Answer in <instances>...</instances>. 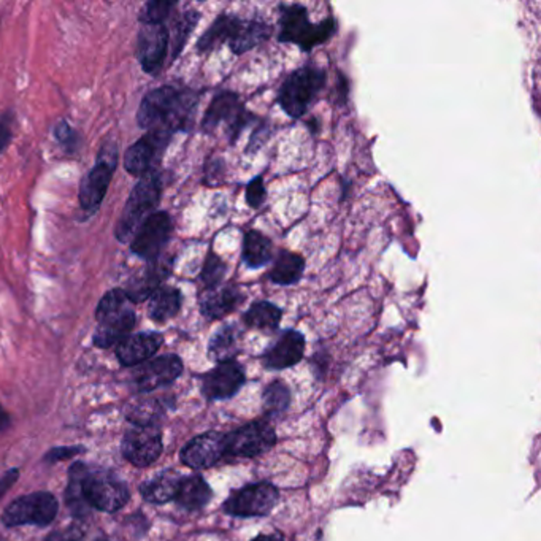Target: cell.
<instances>
[{
    "label": "cell",
    "mask_w": 541,
    "mask_h": 541,
    "mask_svg": "<svg viewBox=\"0 0 541 541\" xmlns=\"http://www.w3.org/2000/svg\"><path fill=\"white\" fill-rule=\"evenodd\" d=\"M172 235V220L166 212H155L148 220L138 227L134 239L130 242V250L148 262L161 258V252Z\"/></svg>",
    "instance_id": "cell-12"
},
{
    "label": "cell",
    "mask_w": 541,
    "mask_h": 541,
    "mask_svg": "<svg viewBox=\"0 0 541 541\" xmlns=\"http://www.w3.org/2000/svg\"><path fill=\"white\" fill-rule=\"evenodd\" d=\"M84 502L90 508L113 513L129 500L128 486L110 471L88 469L81 481Z\"/></svg>",
    "instance_id": "cell-6"
},
{
    "label": "cell",
    "mask_w": 541,
    "mask_h": 541,
    "mask_svg": "<svg viewBox=\"0 0 541 541\" xmlns=\"http://www.w3.org/2000/svg\"><path fill=\"white\" fill-rule=\"evenodd\" d=\"M180 481L181 477L176 471H162L157 477L142 484L140 492H142L143 498L147 502L161 505V503H167L170 500H174L175 497H176V492H178Z\"/></svg>",
    "instance_id": "cell-30"
},
{
    "label": "cell",
    "mask_w": 541,
    "mask_h": 541,
    "mask_svg": "<svg viewBox=\"0 0 541 541\" xmlns=\"http://www.w3.org/2000/svg\"><path fill=\"white\" fill-rule=\"evenodd\" d=\"M197 103L199 96L194 90L162 86L145 96L138 107L137 123L143 129L164 130L174 136L193 126Z\"/></svg>",
    "instance_id": "cell-1"
},
{
    "label": "cell",
    "mask_w": 541,
    "mask_h": 541,
    "mask_svg": "<svg viewBox=\"0 0 541 541\" xmlns=\"http://www.w3.org/2000/svg\"><path fill=\"white\" fill-rule=\"evenodd\" d=\"M303 273H305V259L302 254L281 250L273 261L269 278L271 283L278 286H292L302 280Z\"/></svg>",
    "instance_id": "cell-25"
},
{
    "label": "cell",
    "mask_w": 541,
    "mask_h": 541,
    "mask_svg": "<svg viewBox=\"0 0 541 541\" xmlns=\"http://www.w3.org/2000/svg\"><path fill=\"white\" fill-rule=\"evenodd\" d=\"M277 443V433L264 421H252L226 435V456L258 458L270 451Z\"/></svg>",
    "instance_id": "cell-11"
},
{
    "label": "cell",
    "mask_w": 541,
    "mask_h": 541,
    "mask_svg": "<svg viewBox=\"0 0 541 541\" xmlns=\"http://www.w3.org/2000/svg\"><path fill=\"white\" fill-rule=\"evenodd\" d=\"M162 343L164 337L156 332L126 337L123 342L117 345L118 359L126 367H137L149 361L159 351Z\"/></svg>",
    "instance_id": "cell-21"
},
{
    "label": "cell",
    "mask_w": 541,
    "mask_h": 541,
    "mask_svg": "<svg viewBox=\"0 0 541 541\" xmlns=\"http://www.w3.org/2000/svg\"><path fill=\"white\" fill-rule=\"evenodd\" d=\"M245 296L235 286L205 290V294L200 297V313L210 321L223 319L239 308Z\"/></svg>",
    "instance_id": "cell-23"
},
{
    "label": "cell",
    "mask_w": 541,
    "mask_h": 541,
    "mask_svg": "<svg viewBox=\"0 0 541 541\" xmlns=\"http://www.w3.org/2000/svg\"><path fill=\"white\" fill-rule=\"evenodd\" d=\"M162 197V180L156 170L143 175L130 193L128 204L124 206L121 218L115 229V237L119 243H129L134 239L138 227L155 213Z\"/></svg>",
    "instance_id": "cell-4"
},
{
    "label": "cell",
    "mask_w": 541,
    "mask_h": 541,
    "mask_svg": "<svg viewBox=\"0 0 541 541\" xmlns=\"http://www.w3.org/2000/svg\"><path fill=\"white\" fill-rule=\"evenodd\" d=\"M180 289L172 286H161L153 296L149 297L148 316L156 322H166L180 313Z\"/></svg>",
    "instance_id": "cell-29"
},
{
    "label": "cell",
    "mask_w": 541,
    "mask_h": 541,
    "mask_svg": "<svg viewBox=\"0 0 541 541\" xmlns=\"http://www.w3.org/2000/svg\"><path fill=\"white\" fill-rule=\"evenodd\" d=\"M170 270H172V264L167 259L159 258L153 262H148V265L138 271L136 277L130 278L129 283L124 289L126 296L129 297L130 302L134 305L145 302L161 288L164 280L170 275Z\"/></svg>",
    "instance_id": "cell-20"
},
{
    "label": "cell",
    "mask_w": 541,
    "mask_h": 541,
    "mask_svg": "<svg viewBox=\"0 0 541 541\" xmlns=\"http://www.w3.org/2000/svg\"><path fill=\"white\" fill-rule=\"evenodd\" d=\"M200 20V14L197 12H186L176 18L174 24V33L170 35V45H172V61L178 58L181 50L186 45L189 35L194 31V27Z\"/></svg>",
    "instance_id": "cell-34"
},
{
    "label": "cell",
    "mask_w": 541,
    "mask_h": 541,
    "mask_svg": "<svg viewBox=\"0 0 541 541\" xmlns=\"http://www.w3.org/2000/svg\"><path fill=\"white\" fill-rule=\"evenodd\" d=\"M170 138L172 134L164 130H149L147 136L142 137L126 151L124 155L126 170L136 176H143L155 170V166L161 161Z\"/></svg>",
    "instance_id": "cell-13"
},
{
    "label": "cell",
    "mask_w": 541,
    "mask_h": 541,
    "mask_svg": "<svg viewBox=\"0 0 541 541\" xmlns=\"http://www.w3.org/2000/svg\"><path fill=\"white\" fill-rule=\"evenodd\" d=\"M97 541H110V540H97Z\"/></svg>",
    "instance_id": "cell-45"
},
{
    "label": "cell",
    "mask_w": 541,
    "mask_h": 541,
    "mask_svg": "<svg viewBox=\"0 0 541 541\" xmlns=\"http://www.w3.org/2000/svg\"><path fill=\"white\" fill-rule=\"evenodd\" d=\"M99 326L94 332V345L99 348H111L129 337L136 326V309L124 289H111L97 305Z\"/></svg>",
    "instance_id": "cell-2"
},
{
    "label": "cell",
    "mask_w": 541,
    "mask_h": 541,
    "mask_svg": "<svg viewBox=\"0 0 541 541\" xmlns=\"http://www.w3.org/2000/svg\"><path fill=\"white\" fill-rule=\"evenodd\" d=\"M242 258L248 269L258 270L273 261V243L271 240L259 231H248L243 237Z\"/></svg>",
    "instance_id": "cell-26"
},
{
    "label": "cell",
    "mask_w": 541,
    "mask_h": 541,
    "mask_svg": "<svg viewBox=\"0 0 541 541\" xmlns=\"http://www.w3.org/2000/svg\"><path fill=\"white\" fill-rule=\"evenodd\" d=\"M235 14H223L213 21L212 26L206 29L204 35L197 42L199 52H212L220 48L223 43H227L233 31Z\"/></svg>",
    "instance_id": "cell-31"
},
{
    "label": "cell",
    "mask_w": 541,
    "mask_h": 541,
    "mask_svg": "<svg viewBox=\"0 0 541 541\" xmlns=\"http://www.w3.org/2000/svg\"><path fill=\"white\" fill-rule=\"evenodd\" d=\"M327 73L315 65H303L284 80L277 94V102L288 117L299 119L309 110L318 94L324 90Z\"/></svg>",
    "instance_id": "cell-5"
},
{
    "label": "cell",
    "mask_w": 541,
    "mask_h": 541,
    "mask_svg": "<svg viewBox=\"0 0 541 541\" xmlns=\"http://www.w3.org/2000/svg\"><path fill=\"white\" fill-rule=\"evenodd\" d=\"M283 319V309L275 303L258 300L243 313V322L250 329L275 332Z\"/></svg>",
    "instance_id": "cell-28"
},
{
    "label": "cell",
    "mask_w": 541,
    "mask_h": 541,
    "mask_svg": "<svg viewBox=\"0 0 541 541\" xmlns=\"http://www.w3.org/2000/svg\"><path fill=\"white\" fill-rule=\"evenodd\" d=\"M54 137L58 138L61 145H64L65 148L71 149L77 145V132L71 129L67 121H59L54 126Z\"/></svg>",
    "instance_id": "cell-39"
},
{
    "label": "cell",
    "mask_w": 541,
    "mask_h": 541,
    "mask_svg": "<svg viewBox=\"0 0 541 541\" xmlns=\"http://www.w3.org/2000/svg\"><path fill=\"white\" fill-rule=\"evenodd\" d=\"M88 467L83 464H75L69 471V486L65 490V502L69 508L73 511V515L83 517L88 513V503L84 502L83 489H81V481H83L84 473Z\"/></svg>",
    "instance_id": "cell-32"
},
{
    "label": "cell",
    "mask_w": 541,
    "mask_h": 541,
    "mask_svg": "<svg viewBox=\"0 0 541 541\" xmlns=\"http://www.w3.org/2000/svg\"><path fill=\"white\" fill-rule=\"evenodd\" d=\"M256 117L246 110L245 105L240 100L239 94L233 90H224L214 96L208 105L205 117L202 119V130L213 132L220 124L227 123V132L231 143H235L242 136V132L254 121Z\"/></svg>",
    "instance_id": "cell-7"
},
{
    "label": "cell",
    "mask_w": 541,
    "mask_h": 541,
    "mask_svg": "<svg viewBox=\"0 0 541 541\" xmlns=\"http://www.w3.org/2000/svg\"><path fill=\"white\" fill-rule=\"evenodd\" d=\"M252 541H284V538L281 534H269L258 535V536Z\"/></svg>",
    "instance_id": "cell-43"
},
{
    "label": "cell",
    "mask_w": 541,
    "mask_h": 541,
    "mask_svg": "<svg viewBox=\"0 0 541 541\" xmlns=\"http://www.w3.org/2000/svg\"><path fill=\"white\" fill-rule=\"evenodd\" d=\"M280 490L277 486L262 481V483L248 484L243 489L233 492L224 503L227 515L237 517H262L275 508Z\"/></svg>",
    "instance_id": "cell-10"
},
{
    "label": "cell",
    "mask_w": 541,
    "mask_h": 541,
    "mask_svg": "<svg viewBox=\"0 0 541 541\" xmlns=\"http://www.w3.org/2000/svg\"><path fill=\"white\" fill-rule=\"evenodd\" d=\"M337 33V23L332 16L318 24L309 23L308 10L300 4H281L280 5V33L278 42L292 43L302 52H308L329 42Z\"/></svg>",
    "instance_id": "cell-3"
},
{
    "label": "cell",
    "mask_w": 541,
    "mask_h": 541,
    "mask_svg": "<svg viewBox=\"0 0 541 541\" xmlns=\"http://www.w3.org/2000/svg\"><path fill=\"white\" fill-rule=\"evenodd\" d=\"M10 427V418L7 413L4 412V408L0 406V431H5Z\"/></svg>",
    "instance_id": "cell-44"
},
{
    "label": "cell",
    "mask_w": 541,
    "mask_h": 541,
    "mask_svg": "<svg viewBox=\"0 0 541 541\" xmlns=\"http://www.w3.org/2000/svg\"><path fill=\"white\" fill-rule=\"evenodd\" d=\"M12 137H14V132H12L7 118L0 117V155L7 148Z\"/></svg>",
    "instance_id": "cell-42"
},
{
    "label": "cell",
    "mask_w": 541,
    "mask_h": 541,
    "mask_svg": "<svg viewBox=\"0 0 541 541\" xmlns=\"http://www.w3.org/2000/svg\"><path fill=\"white\" fill-rule=\"evenodd\" d=\"M265 199H267V191H265L264 178H262V175H258L246 186V205L252 208V210H258V208L264 205Z\"/></svg>",
    "instance_id": "cell-38"
},
{
    "label": "cell",
    "mask_w": 541,
    "mask_h": 541,
    "mask_svg": "<svg viewBox=\"0 0 541 541\" xmlns=\"http://www.w3.org/2000/svg\"><path fill=\"white\" fill-rule=\"evenodd\" d=\"M183 374V362L175 355L161 356L153 361L137 365L134 384L140 393H151L157 387L168 386Z\"/></svg>",
    "instance_id": "cell-16"
},
{
    "label": "cell",
    "mask_w": 541,
    "mask_h": 541,
    "mask_svg": "<svg viewBox=\"0 0 541 541\" xmlns=\"http://www.w3.org/2000/svg\"><path fill=\"white\" fill-rule=\"evenodd\" d=\"M305 337L297 330H284L277 342L265 351L262 364L269 370H284L302 361L305 353Z\"/></svg>",
    "instance_id": "cell-19"
},
{
    "label": "cell",
    "mask_w": 541,
    "mask_h": 541,
    "mask_svg": "<svg viewBox=\"0 0 541 541\" xmlns=\"http://www.w3.org/2000/svg\"><path fill=\"white\" fill-rule=\"evenodd\" d=\"M46 541H83V532L77 527L64 528L48 535Z\"/></svg>",
    "instance_id": "cell-40"
},
{
    "label": "cell",
    "mask_w": 541,
    "mask_h": 541,
    "mask_svg": "<svg viewBox=\"0 0 541 541\" xmlns=\"http://www.w3.org/2000/svg\"><path fill=\"white\" fill-rule=\"evenodd\" d=\"M117 164L118 145H115V142L105 143L97 156L96 166L84 176L80 186V204L83 210L92 212L102 204L113 174L117 170Z\"/></svg>",
    "instance_id": "cell-9"
},
{
    "label": "cell",
    "mask_w": 541,
    "mask_h": 541,
    "mask_svg": "<svg viewBox=\"0 0 541 541\" xmlns=\"http://www.w3.org/2000/svg\"><path fill=\"white\" fill-rule=\"evenodd\" d=\"M162 416H164V408L156 399L136 400L128 406V413H126V418L129 419L132 424L143 425V427L157 424V421Z\"/></svg>",
    "instance_id": "cell-33"
},
{
    "label": "cell",
    "mask_w": 541,
    "mask_h": 541,
    "mask_svg": "<svg viewBox=\"0 0 541 541\" xmlns=\"http://www.w3.org/2000/svg\"><path fill=\"white\" fill-rule=\"evenodd\" d=\"M245 370L237 361L221 362L202 380V393L208 400L231 399L245 384Z\"/></svg>",
    "instance_id": "cell-18"
},
{
    "label": "cell",
    "mask_w": 541,
    "mask_h": 541,
    "mask_svg": "<svg viewBox=\"0 0 541 541\" xmlns=\"http://www.w3.org/2000/svg\"><path fill=\"white\" fill-rule=\"evenodd\" d=\"M212 488L199 475L181 478L175 500L187 511H197L208 505L212 498Z\"/></svg>",
    "instance_id": "cell-27"
},
{
    "label": "cell",
    "mask_w": 541,
    "mask_h": 541,
    "mask_svg": "<svg viewBox=\"0 0 541 541\" xmlns=\"http://www.w3.org/2000/svg\"><path fill=\"white\" fill-rule=\"evenodd\" d=\"M289 387L281 381H275L265 389V410L269 412V414H280L289 406Z\"/></svg>",
    "instance_id": "cell-36"
},
{
    "label": "cell",
    "mask_w": 541,
    "mask_h": 541,
    "mask_svg": "<svg viewBox=\"0 0 541 541\" xmlns=\"http://www.w3.org/2000/svg\"><path fill=\"white\" fill-rule=\"evenodd\" d=\"M170 31L164 24H143L138 33L137 54L147 73H157L167 58Z\"/></svg>",
    "instance_id": "cell-17"
},
{
    "label": "cell",
    "mask_w": 541,
    "mask_h": 541,
    "mask_svg": "<svg viewBox=\"0 0 541 541\" xmlns=\"http://www.w3.org/2000/svg\"><path fill=\"white\" fill-rule=\"evenodd\" d=\"M175 7H176V2L153 0L142 8L140 21L143 24H164V21L167 20Z\"/></svg>",
    "instance_id": "cell-37"
},
{
    "label": "cell",
    "mask_w": 541,
    "mask_h": 541,
    "mask_svg": "<svg viewBox=\"0 0 541 541\" xmlns=\"http://www.w3.org/2000/svg\"><path fill=\"white\" fill-rule=\"evenodd\" d=\"M226 458V435L206 432L191 440L181 451V462L194 470H204Z\"/></svg>",
    "instance_id": "cell-15"
},
{
    "label": "cell",
    "mask_w": 541,
    "mask_h": 541,
    "mask_svg": "<svg viewBox=\"0 0 541 541\" xmlns=\"http://www.w3.org/2000/svg\"><path fill=\"white\" fill-rule=\"evenodd\" d=\"M58 500L50 492H33L29 496H23L10 503L4 515L2 522L7 527H18L24 524L45 527L54 521L58 515Z\"/></svg>",
    "instance_id": "cell-8"
},
{
    "label": "cell",
    "mask_w": 541,
    "mask_h": 541,
    "mask_svg": "<svg viewBox=\"0 0 541 541\" xmlns=\"http://www.w3.org/2000/svg\"><path fill=\"white\" fill-rule=\"evenodd\" d=\"M78 452H83V448H78V446H71V448H56L52 450L45 456V460L48 462H59V460H64V459H71L73 456H77Z\"/></svg>",
    "instance_id": "cell-41"
},
{
    "label": "cell",
    "mask_w": 541,
    "mask_h": 541,
    "mask_svg": "<svg viewBox=\"0 0 541 541\" xmlns=\"http://www.w3.org/2000/svg\"><path fill=\"white\" fill-rule=\"evenodd\" d=\"M124 458L136 467H148L156 462L162 452V435L157 425H134L126 432L123 445Z\"/></svg>",
    "instance_id": "cell-14"
},
{
    "label": "cell",
    "mask_w": 541,
    "mask_h": 541,
    "mask_svg": "<svg viewBox=\"0 0 541 541\" xmlns=\"http://www.w3.org/2000/svg\"><path fill=\"white\" fill-rule=\"evenodd\" d=\"M227 275V264L216 252L206 254L204 269L200 273V281L205 286V290L218 289Z\"/></svg>",
    "instance_id": "cell-35"
},
{
    "label": "cell",
    "mask_w": 541,
    "mask_h": 541,
    "mask_svg": "<svg viewBox=\"0 0 541 541\" xmlns=\"http://www.w3.org/2000/svg\"><path fill=\"white\" fill-rule=\"evenodd\" d=\"M271 26L262 20H242L235 16L227 45L233 54H243L270 39Z\"/></svg>",
    "instance_id": "cell-22"
},
{
    "label": "cell",
    "mask_w": 541,
    "mask_h": 541,
    "mask_svg": "<svg viewBox=\"0 0 541 541\" xmlns=\"http://www.w3.org/2000/svg\"><path fill=\"white\" fill-rule=\"evenodd\" d=\"M242 330L235 324L223 326L210 340L208 345V356L214 362L235 361V356L239 355L242 348Z\"/></svg>",
    "instance_id": "cell-24"
}]
</instances>
